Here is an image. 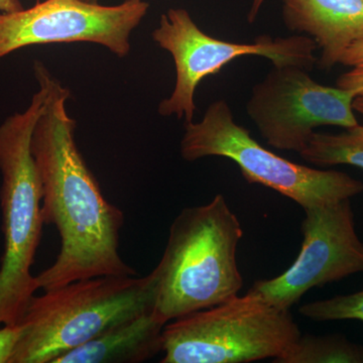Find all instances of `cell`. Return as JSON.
I'll return each instance as SVG.
<instances>
[{
    "mask_svg": "<svg viewBox=\"0 0 363 363\" xmlns=\"http://www.w3.org/2000/svg\"><path fill=\"white\" fill-rule=\"evenodd\" d=\"M33 74L47 86L48 97L30 150L42 184L43 221L61 238L54 264L35 277L38 286L49 291L96 277L138 276L119 253L123 212L105 199L78 150L76 121L66 108L70 91L42 62H35Z\"/></svg>",
    "mask_w": 363,
    "mask_h": 363,
    "instance_id": "obj_1",
    "label": "cell"
},
{
    "mask_svg": "<svg viewBox=\"0 0 363 363\" xmlns=\"http://www.w3.org/2000/svg\"><path fill=\"white\" fill-rule=\"evenodd\" d=\"M242 227L225 197L184 208L169 227L161 260L150 272L152 312L164 323L209 309L238 295L236 259Z\"/></svg>",
    "mask_w": 363,
    "mask_h": 363,
    "instance_id": "obj_2",
    "label": "cell"
},
{
    "mask_svg": "<svg viewBox=\"0 0 363 363\" xmlns=\"http://www.w3.org/2000/svg\"><path fill=\"white\" fill-rule=\"evenodd\" d=\"M26 111L16 112L0 124V206L4 253L0 259V326L16 325L39 290L32 274L42 240V184L30 142L33 128L48 97L45 83Z\"/></svg>",
    "mask_w": 363,
    "mask_h": 363,
    "instance_id": "obj_3",
    "label": "cell"
},
{
    "mask_svg": "<svg viewBox=\"0 0 363 363\" xmlns=\"http://www.w3.org/2000/svg\"><path fill=\"white\" fill-rule=\"evenodd\" d=\"M152 276H104L33 296L21 315L11 363H54L133 315L152 310Z\"/></svg>",
    "mask_w": 363,
    "mask_h": 363,
    "instance_id": "obj_4",
    "label": "cell"
},
{
    "mask_svg": "<svg viewBox=\"0 0 363 363\" xmlns=\"http://www.w3.org/2000/svg\"><path fill=\"white\" fill-rule=\"evenodd\" d=\"M289 310L248 292L167 323L162 363H245L277 359L301 335ZM272 360V362H274Z\"/></svg>",
    "mask_w": 363,
    "mask_h": 363,
    "instance_id": "obj_5",
    "label": "cell"
},
{
    "mask_svg": "<svg viewBox=\"0 0 363 363\" xmlns=\"http://www.w3.org/2000/svg\"><path fill=\"white\" fill-rule=\"evenodd\" d=\"M181 155L188 162L207 157L231 160L248 183L277 191L303 209L351 199L363 192L362 182L343 172L303 166L267 150L235 123L223 99L210 104L199 123L185 124Z\"/></svg>",
    "mask_w": 363,
    "mask_h": 363,
    "instance_id": "obj_6",
    "label": "cell"
},
{
    "mask_svg": "<svg viewBox=\"0 0 363 363\" xmlns=\"http://www.w3.org/2000/svg\"><path fill=\"white\" fill-rule=\"evenodd\" d=\"M152 40L173 57L176 84L171 96L159 105L160 116H176L192 123L196 111L195 91L207 76L242 56H262L274 67L296 66L310 72L317 63L314 40L307 35L272 39L262 35L250 44L214 39L200 30L184 9H169L162 14Z\"/></svg>",
    "mask_w": 363,
    "mask_h": 363,
    "instance_id": "obj_7",
    "label": "cell"
},
{
    "mask_svg": "<svg viewBox=\"0 0 363 363\" xmlns=\"http://www.w3.org/2000/svg\"><path fill=\"white\" fill-rule=\"evenodd\" d=\"M350 90L319 84L296 66L272 67L253 86L247 112L267 145L302 152L319 126H357Z\"/></svg>",
    "mask_w": 363,
    "mask_h": 363,
    "instance_id": "obj_8",
    "label": "cell"
},
{
    "mask_svg": "<svg viewBox=\"0 0 363 363\" xmlns=\"http://www.w3.org/2000/svg\"><path fill=\"white\" fill-rule=\"evenodd\" d=\"M145 0L113 6L83 0H45L28 9L0 11V60L35 45L92 43L119 58L130 54V35L149 11Z\"/></svg>",
    "mask_w": 363,
    "mask_h": 363,
    "instance_id": "obj_9",
    "label": "cell"
},
{
    "mask_svg": "<svg viewBox=\"0 0 363 363\" xmlns=\"http://www.w3.org/2000/svg\"><path fill=\"white\" fill-rule=\"evenodd\" d=\"M302 247L283 274L259 279L250 291L289 310L311 289L363 272V242L355 230L350 199L306 208Z\"/></svg>",
    "mask_w": 363,
    "mask_h": 363,
    "instance_id": "obj_10",
    "label": "cell"
},
{
    "mask_svg": "<svg viewBox=\"0 0 363 363\" xmlns=\"http://www.w3.org/2000/svg\"><path fill=\"white\" fill-rule=\"evenodd\" d=\"M289 30L306 33L321 50L319 67L339 64L351 45L363 40V0H281Z\"/></svg>",
    "mask_w": 363,
    "mask_h": 363,
    "instance_id": "obj_11",
    "label": "cell"
},
{
    "mask_svg": "<svg viewBox=\"0 0 363 363\" xmlns=\"http://www.w3.org/2000/svg\"><path fill=\"white\" fill-rule=\"evenodd\" d=\"M166 323L147 310L112 325L54 363H140L162 350Z\"/></svg>",
    "mask_w": 363,
    "mask_h": 363,
    "instance_id": "obj_12",
    "label": "cell"
},
{
    "mask_svg": "<svg viewBox=\"0 0 363 363\" xmlns=\"http://www.w3.org/2000/svg\"><path fill=\"white\" fill-rule=\"evenodd\" d=\"M298 155L316 166L350 164L363 169V125L345 128L338 135L315 131Z\"/></svg>",
    "mask_w": 363,
    "mask_h": 363,
    "instance_id": "obj_13",
    "label": "cell"
},
{
    "mask_svg": "<svg viewBox=\"0 0 363 363\" xmlns=\"http://www.w3.org/2000/svg\"><path fill=\"white\" fill-rule=\"evenodd\" d=\"M276 363H363V347L343 336L302 335Z\"/></svg>",
    "mask_w": 363,
    "mask_h": 363,
    "instance_id": "obj_14",
    "label": "cell"
},
{
    "mask_svg": "<svg viewBox=\"0 0 363 363\" xmlns=\"http://www.w3.org/2000/svg\"><path fill=\"white\" fill-rule=\"evenodd\" d=\"M300 313L313 321L359 320L363 322V290L308 303L300 308Z\"/></svg>",
    "mask_w": 363,
    "mask_h": 363,
    "instance_id": "obj_15",
    "label": "cell"
},
{
    "mask_svg": "<svg viewBox=\"0 0 363 363\" xmlns=\"http://www.w3.org/2000/svg\"><path fill=\"white\" fill-rule=\"evenodd\" d=\"M339 64L350 67V70L339 76L336 87L352 91L357 96L363 95V40L351 45L343 52Z\"/></svg>",
    "mask_w": 363,
    "mask_h": 363,
    "instance_id": "obj_16",
    "label": "cell"
},
{
    "mask_svg": "<svg viewBox=\"0 0 363 363\" xmlns=\"http://www.w3.org/2000/svg\"><path fill=\"white\" fill-rule=\"evenodd\" d=\"M21 333L20 324L0 326V363H11Z\"/></svg>",
    "mask_w": 363,
    "mask_h": 363,
    "instance_id": "obj_17",
    "label": "cell"
},
{
    "mask_svg": "<svg viewBox=\"0 0 363 363\" xmlns=\"http://www.w3.org/2000/svg\"><path fill=\"white\" fill-rule=\"evenodd\" d=\"M20 0H0V11L1 13H13L23 9Z\"/></svg>",
    "mask_w": 363,
    "mask_h": 363,
    "instance_id": "obj_18",
    "label": "cell"
},
{
    "mask_svg": "<svg viewBox=\"0 0 363 363\" xmlns=\"http://www.w3.org/2000/svg\"><path fill=\"white\" fill-rule=\"evenodd\" d=\"M266 2V0H252V6H250V11L247 14L248 23H255L257 20V16H259L260 9H262V4Z\"/></svg>",
    "mask_w": 363,
    "mask_h": 363,
    "instance_id": "obj_19",
    "label": "cell"
},
{
    "mask_svg": "<svg viewBox=\"0 0 363 363\" xmlns=\"http://www.w3.org/2000/svg\"><path fill=\"white\" fill-rule=\"evenodd\" d=\"M353 111H357L358 113L362 114L363 116V95L362 96H357L353 100L352 104Z\"/></svg>",
    "mask_w": 363,
    "mask_h": 363,
    "instance_id": "obj_20",
    "label": "cell"
},
{
    "mask_svg": "<svg viewBox=\"0 0 363 363\" xmlns=\"http://www.w3.org/2000/svg\"><path fill=\"white\" fill-rule=\"evenodd\" d=\"M83 1L91 2V4H97L98 0H83Z\"/></svg>",
    "mask_w": 363,
    "mask_h": 363,
    "instance_id": "obj_21",
    "label": "cell"
}]
</instances>
